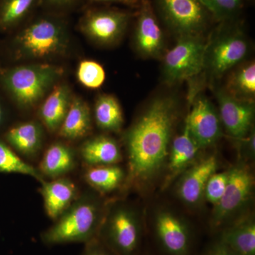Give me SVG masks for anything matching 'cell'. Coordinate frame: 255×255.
I'll use <instances>...</instances> for the list:
<instances>
[{
    "label": "cell",
    "mask_w": 255,
    "mask_h": 255,
    "mask_svg": "<svg viewBox=\"0 0 255 255\" xmlns=\"http://www.w3.org/2000/svg\"><path fill=\"white\" fill-rule=\"evenodd\" d=\"M177 117V103L173 97H159L128 129L124 136L128 157L126 182L145 187L166 167Z\"/></svg>",
    "instance_id": "1"
},
{
    "label": "cell",
    "mask_w": 255,
    "mask_h": 255,
    "mask_svg": "<svg viewBox=\"0 0 255 255\" xmlns=\"http://www.w3.org/2000/svg\"><path fill=\"white\" fill-rule=\"evenodd\" d=\"M107 202L95 191L80 194L50 227L41 234V241L48 246L68 243H89L98 237Z\"/></svg>",
    "instance_id": "2"
},
{
    "label": "cell",
    "mask_w": 255,
    "mask_h": 255,
    "mask_svg": "<svg viewBox=\"0 0 255 255\" xmlns=\"http://www.w3.org/2000/svg\"><path fill=\"white\" fill-rule=\"evenodd\" d=\"M66 23L61 15L46 12L33 18L15 37L19 56L44 59L61 54L68 46Z\"/></svg>",
    "instance_id": "3"
},
{
    "label": "cell",
    "mask_w": 255,
    "mask_h": 255,
    "mask_svg": "<svg viewBox=\"0 0 255 255\" xmlns=\"http://www.w3.org/2000/svg\"><path fill=\"white\" fill-rule=\"evenodd\" d=\"M142 235L136 209L124 201L108 202L97 238L114 255H137Z\"/></svg>",
    "instance_id": "4"
},
{
    "label": "cell",
    "mask_w": 255,
    "mask_h": 255,
    "mask_svg": "<svg viewBox=\"0 0 255 255\" xmlns=\"http://www.w3.org/2000/svg\"><path fill=\"white\" fill-rule=\"evenodd\" d=\"M62 68L49 64H31L6 69L0 73L5 90L21 107L36 105L63 75Z\"/></svg>",
    "instance_id": "5"
},
{
    "label": "cell",
    "mask_w": 255,
    "mask_h": 255,
    "mask_svg": "<svg viewBox=\"0 0 255 255\" xmlns=\"http://www.w3.org/2000/svg\"><path fill=\"white\" fill-rule=\"evenodd\" d=\"M228 174L224 194L213 209L211 222L214 228L225 227L236 219V216L244 214L243 210L253 196L254 175L248 162L238 161L228 169Z\"/></svg>",
    "instance_id": "6"
},
{
    "label": "cell",
    "mask_w": 255,
    "mask_h": 255,
    "mask_svg": "<svg viewBox=\"0 0 255 255\" xmlns=\"http://www.w3.org/2000/svg\"><path fill=\"white\" fill-rule=\"evenodd\" d=\"M234 21L222 22L219 34L206 45L204 70L211 78H221L248 54V41L241 28L233 24Z\"/></svg>",
    "instance_id": "7"
},
{
    "label": "cell",
    "mask_w": 255,
    "mask_h": 255,
    "mask_svg": "<svg viewBox=\"0 0 255 255\" xmlns=\"http://www.w3.org/2000/svg\"><path fill=\"white\" fill-rule=\"evenodd\" d=\"M159 17L179 37L201 36L214 19L199 0H154Z\"/></svg>",
    "instance_id": "8"
},
{
    "label": "cell",
    "mask_w": 255,
    "mask_h": 255,
    "mask_svg": "<svg viewBox=\"0 0 255 255\" xmlns=\"http://www.w3.org/2000/svg\"><path fill=\"white\" fill-rule=\"evenodd\" d=\"M207 43L201 36L179 37L164 57L163 75L168 83L194 78L204 70Z\"/></svg>",
    "instance_id": "9"
},
{
    "label": "cell",
    "mask_w": 255,
    "mask_h": 255,
    "mask_svg": "<svg viewBox=\"0 0 255 255\" xmlns=\"http://www.w3.org/2000/svg\"><path fill=\"white\" fill-rule=\"evenodd\" d=\"M132 15L128 11L117 9H90L82 16L80 28L97 43L110 44L124 34Z\"/></svg>",
    "instance_id": "10"
},
{
    "label": "cell",
    "mask_w": 255,
    "mask_h": 255,
    "mask_svg": "<svg viewBox=\"0 0 255 255\" xmlns=\"http://www.w3.org/2000/svg\"><path fill=\"white\" fill-rule=\"evenodd\" d=\"M153 227L159 246L167 255H189L191 233L182 216L172 210L162 208L154 216Z\"/></svg>",
    "instance_id": "11"
},
{
    "label": "cell",
    "mask_w": 255,
    "mask_h": 255,
    "mask_svg": "<svg viewBox=\"0 0 255 255\" xmlns=\"http://www.w3.org/2000/svg\"><path fill=\"white\" fill-rule=\"evenodd\" d=\"M185 126L201 149L214 145L223 135V126L217 111L205 97L194 99Z\"/></svg>",
    "instance_id": "12"
},
{
    "label": "cell",
    "mask_w": 255,
    "mask_h": 255,
    "mask_svg": "<svg viewBox=\"0 0 255 255\" xmlns=\"http://www.w3.org/2000/svg\"><path fill=\"white\" fill-rule=\"evenodd\" d=\"M219 161L215 155L195 161L179 178L176 193L179 200L188 207L196 208L204 201V190L209 178L217 172Z\"/></svg>",
    "instance_id": "13"
},
{
    "label": "cell",
    "mask_w": 255,
    "mask_h": 255,
    "mask_svg": "<svg viewBox=\"0 0 255 255\" xmlns=\"http://www.w3.org/2000/svg\"><path fill=\"white\" fill-rule=\"evenodd\" d=\"M221 124L228 135L234 140L248 135L253 128L254 102L240 100L226 91L216 94Z\"/></svg>",
    "instance_id": "14"
},
{
    "label": "cell",
    "mask_w": 255,
    "mask_h": 255,
    "mask_svg": "<svg viewBox=\"0 0 255 255\" xmlns=\"http://www.w3.org/2000/svg\"><path fill=\"white\" fill-rule=\"evenodd\" d=\"M135 30V43L139 53L157 57L164 47V34L150 0H141Z\"/></svg>",
    "instance_id": "15"
},
{
    "label": "cell",
    "mask_w": 255,
    "mask_h": 255,
    "mask_svg": "<svg viewBox=\"0 0 255 255\" xmlns=\"http://www.w3.org/2000/svg\"><path fill=\"white\" fill-rule=\"evenodd\" d=\"M40 189L45 211L50 219L55 221L80 195L78 188L67 177L44 180Z\"/></svg>",
    "instance_id": "16"
},
{
    "label": "cell",
    "mask_w": 255,
    "mask_h": 255,
    "mask_svg": "<svg viewBox=\"0 0 255 255\" xmlns=\"http://www.w3.org/2000/svg\"><path fill=\"white\" fill-rule=\"evenodd\" d=\"M236 255H255V221L244 213L223 228L219 240Z\"/></svg>",
    "instance_id": "17"
},
{
    "label": "cell",
    "mask_w": 255,
    "mask_h": 255,
    "mask_svg": "<svg viewBox=\"0 0 255 255\" xmlns=\"http://www.w3.org/2000/svg\"><path fill=\"white\" fill-rule=\"evenodd\" d=\"M4 138L20 157L34 158L39 155L43 147V125L35 121L18 124L6 131Z\"/></svg>",
    "instance_id": "18"
},
{
    "label": "cell",
    "mask_w": 255,
    "mask_h": 255,
    "mask_svg": "<svg viewBox=\"0 0 255 255\" xmlns=\"http://www.w3.org/2000/svg\"><path fill=\"white\" fill-rule=\"evenodd\" d=\"M200 150L187 127L184 126L182 133L171 142L166 164L167 176L164 181L165 187L195 162Z\"/></svg>",
    "instance_id": "19"
},
{
    "label": "cell",
    "mask_w": 255,
    "mask_h": 255,
    "mask_svg": "<svg viewBox=\"0 0 255 255\" xmlns=\"http://www.w3.org/2000/svg\"><path fill=\"white\" fill-rule=\"evenodd\" d=\"M78 164L75 150L66 142L56 141L48 146L43 153L38 170L50 179L66 177Z\"/></svg>",
    "instance_id": "20"
},
{
    "label": "cell",
    "mask_w": 255,
    "mask_h": 255,
    "mask_svg": "<svg viewBox=\"0 0 255 255\" xmlns=\"http://www.w3.org/2000/svg\"><path fill=\"white\" fill-rule=\"evenodd\" d=\"M79 155L87 167L119 164L123 159L117 140L104 135L85 140L80 146Z\"/></svg>",
    "instance_id": "21"
},
{
    "label": "cell",
    "mask_w": 255,
    "mask_h": 255,
    "mask_svg": "<svg viewBox=\"0 0 255 255\" xmlns=\"http://www.w3.org/2000/svg\"><path fill=\"white\" fill-rule=\"evenodd\" d=\"M70 91L65 85L55 87L47 97L39 110L38 116L42 125L50 132L59 130L71 103Z\"/></svg>",
    "instance_id": "22"
},
{
    "label": "cell",
    "mask_w": 255,
    "mask_h": 255,
    "mask_svg": "<svg viewBox=\"0 0 255 255\" xmlns=\"http://www.w3.org/2000/svg\"><path fill=\"white\" fill-rule=\"evenodd\" d=\"M91 130L90 107L82 99H72L68 113L58 131V135L65 140H80L89 135Z\"/></svg>",
    "instance_id": "23"
},
{
    "label": "cell",
    "mask_w": 255,
    "mask_h": 255,
    "mask_svg": "<svg viewBox=\"0 0 255 255\" xmlns=\"http://www.w3.org/2000/svg\"><path fill=\"white\" fill-rule=\"evenodd\" d=\"M84 179L96 192L101 195L118 189L127 180V172L119 164L87 167Z\"/></svg>",
    "instance_id": "24"
},
{
    "label": "cell",
    "mask_w": 255,
    "mask_h": 255,
    "mask_svg": "<svg viewBox=\"0 0 255 255\" xmlns=\"http://www.w3.org/2000/svg\"><path fill=\"white\" fill-rule=\"evenodd\" d=\"M41 4V0H0V31L16 27Z\"/></svg>",
    "instance_id": "25"
},
{
    "label": "cell",
    "mask_w": 255,
    "mask_h": 255,
    "mask_svg": "<svg viewBox=\"0 0 255 255\" xmlns=\"http://www.w3.org/2000/svg\"><path fill=\"white\" fill-rule=\"evenodd\" d=\"M97 125L106 131L117 132L124 125V114L119 101L110 95H102L97 98L95 106Z\"/></svg>",
    "instance_id": "26"
},
{
    "label": "cell",
    "mask_w": 255,
    "mask_h": 255,
    "mask_svg": "<svg viewBox=\"0 0 255 255\" xmlns=\"http://www.w3.org/2000/svg\"><path fill=\"white\" fill-rule=\"evenodd\" d=\"M227 92L229 95L240 100L251 101L255 95V64H246L231 75L228 82Z\"/></svg>",
    "instance_id": "27"
},
{
    "label": "cell",
    "mask_w": 255,
    "mask_h": 255,
    "mask_svg": "<svg viewBox=\"0 0 255 255\" xmlns=\"http://www.w3.org/2000/svg\"><path fill=\"white\" fill-rule=\"evenodd\" d=\"M0 173L23 174L39 182L46 180L38 168L28 163L6 142L0 140Z\"/></svg>",
    "instance_id": "28"
},
{
    "label": "cell",
    "mask_w": 255,
    "mask_h": 255,
    "mask_svg": "<svg viewBox=\"0 0 255 255\" xmlns=\"http://www.w3.org/2000/svg\"><path fill=\"white\" fill-rule=\"evenodd\" d=\"M214 20L220 22L236 21L244 7V0H199Z\"/></svg>",
    "instance_id": "29"
},
{
    "label": "cell",
    "mask_w": 255,
    "mask_h": 255,
    "mask_svg": "<svg viewBox=\"0 0 255 255\" xmlns=\"http://www.w3.org/2000/svg\"><path fill=\"white\" fill-rule=\"evenodd\" d=\"M78 78L84 86L90 89L99 88L105 81V69L93 60H84L79 65Z\"/></svg>",
    "instance_id": "30"
},
{
    "label": "cell",
    "mask_w": 255,
    "mask_h": 255,
    "mask_svg": "<svg viewBox=\"0 0 255 255\" xmlns=\"http://www.w3.org/2000/svg\"><path fill=\"white\" fill-rule=\"evenodd\" d=\"M228 177V170L215 172L206 184L204 190V200L208 201L213 206L219 204L227 187Z\"/></svg>",
    "instance_id": "31"
},
{
    "label": "cell",
    "mask_w": 255,
    "mask_h": 255,
    "mask_svg": "<svg viewBox=\"0 0 255 255\" xmlns=\"http://www.w3.org/2000/svg\"><path fill=\"white\" fill-rule=\"evenodd\" d=\"M236 140L238 142V147L240 160L248 162L250 160L254 159L255 155V129H252L251 132L246 136Z\"/></svg>",
    "instance_id": "32"
},
{
    "label": "cell",
    "mask_w": 255,
    "mask_h": 255,
    "mask_svg": "<svg viewBox=\"0 0 255 255\" xmlns=\"http://www.w3.org/2000/svg\"><path fill=\"white\" fill-rule=\"evenodd\" d=\"M80 0H41V6L47 12L61 15L65 11L73 9Z\"/></svg>",
    "instance_id": "33"
},
{
    "label": "cell",
    "mask_w": 255,
    "mask_h": 255,
    "mask_svg": "<svg viewBox=\"0 0 255 255\" xmlns=\"http://www.w3.org/2000/svg\"><path fill=\"white\" fill-rule=\"evenodd\" d=\"M82 255H114L98 238H97L85 244V248H84Z\"/></svg>",
    "instance_id": "34"
},
{
    "label": "cell",
    "mask_w": 255,
    "mask_h": 255,
    "mask_svg": "<svg viewBox=\"0 0 255 255\" xmlns=\"http://www.w3.org/2000/svg\"><path fill=\"white\" fill-rule=\"evenodd\" d=\"M204 255H236L226 245L221 241L213 245Z\"/></svg>",
    "instance_id": "35"
},
{
    "label": "cell",
    "mask_w": 255,
    "mask_h": 255,
    "mask_svg": "<svg viewBox=\"0 0 255 255\" xmlns=\"http://www.w3.org/2000/svg\"><path fill=\"white\" fill-rule=\"evenodd\" d=\"M91 3H119L130 7H139L141 0H88Z\"/></svg>",
    "instance_id": "36"
},
{
    "label": "cell",
    "mask_w": 255,
    "mask_h": 255,
    "mask_svg": "<svg viewBox=\"0 0 255 255\" xmlns=\"http://www.w3.org/2000/svg\"><path fill=\"white\" fill-rule=\"evenodd\" d=\"M4 110H3L2 106H1V103H0V127L2 125L3 122H4Z\"/></svg>",
    "instance_id": "37"
}]
</instances>
